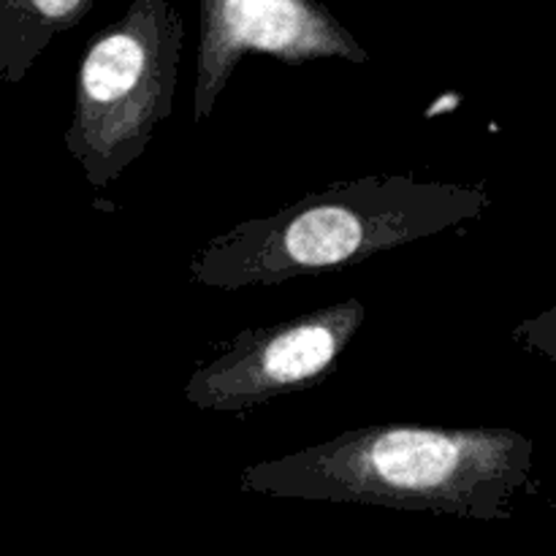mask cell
I'll list each match as a JSON object with an SVG mask.
<instances>
[{"label": "cell", "instance_id": "6da1fadb", "mask_svg": "<svg viewBox=\"0 0 556 556\" xmlns=\"http://www.w3.org/2000/svg\"><path fill=\"white\" fill-rule=\"evenodd\" d=\"M244 494L505 521L532 489V440L500 427L378 424L248 465Z\"/></svg>", "mask_w": 556, "mask_h": 556}, {"label": "cell", "instance_id": "7a4b0ae2", "mask_svg": "<svg viewBox=\"0 0 556 556\" xmlns=\"http://www.w3.org/2000/svg\"><path fill=\"white\" fill-rule=\"evenodd\" d=\"M483 185L369 174L304 195L212 237L190 258V280L217 291L329 275L481 220Z\"/></svg>", "mask_w": 556, "mask_h": 556}, {"label": "cell", "instance_id": "3957f363", "mask_svg": "<svg viewBox=\"0 0 556 556\" xmlns=\"http://www.w3.org/2000/svg\"><path fill=\"white\" fill-rule=\"evenodd\" d=\"M185 22L174 0H130L81 54L65 150L103 190L174 114Z\"/></svg>", "mask_w": 556, "mask_h": 556}, {"label": "cell", "instance_id": "277c9868", "mask_svg": "<svg viewBox=\"0 0 556 556\" xmlns=\"http://www.w3.org/2000/svg\"><path fill=\"white\" fill-rule=\"evenodd\" d=\"M367 320L358 299L242 331L220 356L201 364L185 383V400L199 410L248 413L275 396L309 389L337 372Z\"/></svg>", "mask_w": 556, "mask_h": 556}, {"label": "cell", "instance_id": "5b68a950", "mask_svg": "<svg viewBox=\"0 0 556 556\" xmlns=\"http://www.w3.org/2000/svg\"><path fill=\"white\" fill-rule=\"evenodd\" d=\"M288 65L313 60L369 63V52L320 0H201L193 119L206 123L244 54Z\"/></svg>", "mask_w": 556, "mask_h": 556}, {"label": "cell", "instance_id": "8992f818", "mask_svg": "<svg viewBox=\"0 0 556 556\" xmlns=\"http://www.w3.org/2000/svg\"><path fill=\"white\" fill-rule=\"evenodd\" d=\"M96 0H0V79L22 85L54 36L90 14Z\"/></svg>", "mask_w": 556, "mask_h": 556}, {"label": "cell", "instance_id": "52a82bcc", "mask_svg": "<svg viewBox=\"0 0 556 556\" xmlns=\"http://www.w3.org/2000/svg\"><path fill=\"white\" fill-rule=\"evenodd\" d=\"M514 342L525 351L538 353V356L556 364V304L516 324Z\"/></svg>", "mask_w": 556, "mask_h": 556}]
</instances>
